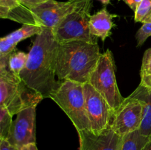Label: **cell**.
Segmentation results:
<instances>
[{
  "label": "cell",
  "mask_w": 151,
  "mask_h": 150,
  "mask_svg": "<svg viewBox=\"0 0 151 150\" xmlns=\"http://www.w3.org/2000/svg\"><path fill=\"white\" fill-rule=\"evenodd\" d=\"M59 45L52 29L44 28L35 35L26 66L19 75L28 87L44 99L50 98L61 83L55 80Z\"/></svg>",
  "instance_id": "1"
},
{
  "label": "cell",
  "mask_w": 151,
  "mask_h": 150,
  "mask_svg": "<svg viewBox=\"0 0 151 150\" xmlns=\"http://www.w3.org/2000/svg\"><path fill=\"white\" fill-rule=\"evenodd\" d=\"M101 54L97 43L76 41L60 44L56 76L60 80L87 83Z\"/></svg>",
  "instance_id": "2"
},
{
  "label": "cell",
  "mask_w": 151,
  "mask_h": 150,
  "mask_svg": "<svg viewBox=\"0 0 151 150\" xmlns=\"http://www.w3.org/2000/svg\"><path fill=\"white\" fill-rule=\"evenodd\" d=\"M83 0L58 1L49 0L28 9L20 4L8 11L4 19L22 24L35 25L39 27L53 29L63 18L75 10Z\"/></svg>",
  "instance_id": "3"
},
{
  "label": "cell",
  "mask_w": 151,
  "mask_h": 150,
  "mask_svg": "<svg viewBox=\"0 0 151 150\" xmlns=\"http://www.w3.org/2000/svg\"><path fill=\"white\" fill-rule=\"evenodd\" d=\"M44 97L7 69H0V106L12 116L27 107L37 106Z\"/></svg>",
  "instance_id": "4"
},
{
  "label": "cell",
  "mask_w": 151,
  "mask_h": 150,
  "mask_svg": "<svg viewBox=\"0 0 151 150\" xmlns=\"http://www.w3.org/2000/svg\"><path fill=\"white\" fill-rule=\"evenodd\" d=\"M50 98L66 113L77 131L91 129L86 110L83 84L69 80L63 81Z\"/></svg>",
  "instance_id": "5"
},
{
  "label": "cell",
  "mask_w": 151,
  "mask_h": 150,
  "mask_svg": "<svg viewBox=\"0 0 151 150\" xmlns=\"http://www.w3.org/2000/svg\"><path fill=\"white\" fill-rule=\"evenodd\" d=\"M91 7L92 0H83L75 10L52 29L59 44L76 41L97 43L98 38L91 35L88 26Z\"/></svg>",
  "instance_id": "6"
},
{
  "label": "cell",
  "mask_w": 151,
  "mask_h": 150,
  "mask_svg": "<svg viewBox=\"0 0 151 150\" xmlns=\"http://www.w3.org/2000/svg\"><path fill=\"white\" fill-rule=\"evenodd\" d=\"M88 83L106 99L114 113L124 101L115 76V63L112 51L107 49L102 53Z\"/></svg>",
  "instance_id": "7"
},
{
  "label": "cell",
  "mask_w": 151,
  "mask_h": 150,
  "mask_svg": "<svg viewBox=\"0 0 151 150\" xmlns=\"http://www.w3.org/2000/svg\"><path fill=\"white\" fill-rule=\"evenodd\" d=\"M83 91L90 130L98 132L110 126L114 111L109 103L88 82L83 84Z\"/></svg>",
  "instance_id": "8"
},
{
  "label": "cell",
  "mask_w": 151,
  "mask_h": 150,
  "mask_svg": "<svg viewBox=\"0 0 151 150\" xmlns=\"http://www.w3.org/2000/svg\"><path fill=\"white\" fill-rule=\"evenodd\" d=\"M143 119V104L130 96L114 113L111 127L120 136L139 129Z\"/></svg>",
  "instance_id": "9"
},
{
  "label": "cell",
  "mask_w": 151,
  "mask_h": 150,
  "mask_svg": "<svg viewBox=\"0 0 151 150\" xmlns=\"http://www.w3.org/2000/svg\"><path fill=\"white\" fill-rule=\"evenodd\" d=\"M16 116L6 140L11 145L19 149H22L24 146L29 144H36V106L27 107Z\"/></svg>",
  "instance_id": "10"
},
{
  "label": "cell",
  "mask_w": 151,
  "mask_h": 150,
  "mask_svg": "<svg viewBox=\"0 0 151 150\" xmlns=\"http://www.w3.org/2000/svg\"><path fill=\"white\" fill-rule=\"evenodd\" d=\"M79 150H119L122 136L109 126L98 132L91 130L78 131Z\"/></svg>",
  "instance_id": "11"
},
{
  "label": "cell",
  "mask_w": 151,
  "mask_h": 150,
  "mask_svg": "<svg viewBox=\"0 0 151 150\" xmlns=\"http://www.w3.org/2000/svg\"><path fill=\"white\" fill-rule=\"evenodd\" d=\"M42 28L35 25L23 24L21 28L15 30L0 40V57H10L16 50L19 42L32 35H36L42 31Z\"/></svg>",
  "instance_id": "12"
},
{
  "label": "cell",
  "mask_w": 151,
  "mask_h": 150,
  "mask_svg": "<svg viewBox=\"0 0 151 150\" xmlns=\"http://www.w3.org/2000/svg\"><path fill=\"white\" fill-rule=\"evenodd\" d=\"M116 17H117V15L109 13L106 7H103L94 15H91L88 26L91 35L105 41L108 37L111 35V31L115 26L113 19Z\"/></svg>",
  "instance_id": "13"
},
{
  "label": "cell",
  "mask_w": 151,
  "mask_h": 150,
  "mask_svg": "<svg viewBox=\"0 0 151 150\" xmlns=\"http://www.w3.org/2000/svg\"><path fill=\"white\" fill-rule=\"evenodd\" d=\"M130 96L138 99L143 104V119L139 131L142 135L151 137V89L140 85Z\"/></svg>",
  "instance_id": "14"
},
{
  "label": "cell",
  "mask_w": 151,
  "mask_h": 150,
  "mask_svg": "<svg viewBox=\"0 0 151 150\" xmlns=\"http://www.w3.org/2000/svg\"><path fill=\"white\" fill-rule=\"evenodd\" d=\"M150 138L142 135L139 129L129 132L121 138L119 150H142Z\"/></svg>",
  "instance_id": "15"
},
{
  "label": "cell",
  "mask_w": 151,
  "mask_h": 150,
  "mask_svg": "<svg viewBox=\"0 0 151 150\" xmlns=\"http://www.w3.org/2000/svg\"><path fill=\"white\" fill-rule=\"evenodd\" d=\"M28 54L24 51H16L11 53L9 57V70L13 74L19 76L21 72L22 71L26 66L27 61Z\"/></svg>",
  "instance_id": "16"
},
{
  "label": "cell",
  "mask_w": 151,
  "mask_h": 150,
  "mask_svg": "<svg viewBox=\"0 0 151 150\" xmlns=\"http://www.w3.org/2000/svg\"><path fill=\"white\" fill-rule=\"evenodd\" d=\"M134 21L142 24L151 22V0H142L134 12Z\"/></svg>",
  "instance_id": "17"
},
{
  "label": "cell",
  "mask_w": 151,
  "mask_h": 150,
  "mask_svg": "<svg viewBox=\"0 0 151 150\" xmlns=\"http://www.w3.org/2000/svg\"><path fill=\"white\" fill-rule=\"evenodd\" d=\"M13 116L3 106H0V138H7L13 124Z\"/></svg>",
  "instance_id": "18"
},
{
  "label": "cell",
  "mask_w": 151,
  "mask_h": 150,
  "mask_svg": "<svg viewBox=\"0 0 151 150\" xmlns=\"http://www.w3.org/2000/svg\"><path fill=\"white\" fill-rule=\"evenodd\" d=\"M151 36V22L143 24L136 33L135 38L137 41V46L139 47L144 44L146 40Z\"/></svg>",
  "instance_id": "19"
},
{
  "label": "cell",
  "mask_w": 151,
  "mask_h": 150,
  "mask_svg": "<svg viewBox=\"0 0 151 150\" xmlns=\"http://www.w3.org/2000/svg\"><path fill=\"white\" fill-rule=\"evenodd\" d=\"M151 75V48L145 51L142 58L140 76L141 78Z\"/></svg>",
  "instance_id": "20"
},
{
  "label": "cell",
  "mask_w": 151,
  "mask_h": 150,
  "mask_svg": "<svg viewBox=\"0 0 151 150\" xmlns=\"http://www.w3.org/2000/svg\"><path fill=\"white\" fill-rule=\"evenodd\" d=\"M21 4L19 0H0V17L4 19L8 11Z\"/></svg>",
  "instance_id": "21"
},
{
  "label": "cell",
  "mask_w": 151,
  "mask_h": 150,
  "mask_svg": "<svg viewBox=\"0 0 151 150\" xmlns=\"http://www.w3.org/2000/svg\"><path fill=\"white\" fill-rule=\"evenodd\" d=\"M49 0H19L21 5L28 9L36 7L37 5H39Z\"/></svg>",
  "instance_id": "22"
},
{
  "label": "cell",
  "mask_w": 151,
  "mask_h": 150,
  "mask_svg": "<svg viewBox=\"0 0 151 150\" xmlns=\"http://www.w3.org/2000/svg\"><path fill=\"white\" fill-rule=\"evenodd\" d=\"M0 150H21V149L11 145L6 139L0 138Z\"/></svg>",
  "instance_id": "23"
},
{
  "label": "cell",
  "mask_w": 151,
  "mask_h": 150,
  "mask_svg": "<svg viewBox=\"0 0 151 150\" xmlns=\"http://www.w3.org/2000/svg\"><path fill=\"white\" fill-rule=\"evenodd\" d=\"M133 11L135 12L142 0H122Z\"/></svg>",
  "instance_id": "24"
},
{
  "label": "cell",
  "mask_w": 151,
  "mask_h": 150,
  "mask_svg": "<svg viewBox=\"0 0 151 150\" xmlns=\"http://www.w3.org/2000/svg\"><path fill=\"white\" fill-rule=\"evenodd\" d=\"M140 85H143L144 87L149 88V89H151V75L150 76L141 78Z\"/></svg>",
  "instance_id": "25"
},
{
  "label": "cell",
  "mask_w": 151,
  "mask_h": 150,
  "mask_svg": "<svg viewBox=\"0 0 151 150\" xmlns=\"http://www.w3.org/2000/svg\"><path fill=\"white\" fill-rule=\"evenodd\" d=\"M21 150H38L36 144H29L25 145L21 149Z\"/></svg>",
  "instance_id": "26"
},
{
  "label": "cell",
  "mask_w": 151,
  "mask_h": 150,
  "mask_svg": "<svg viewBox=\"0 0 151 150\" xmlns=\"http://www.w3.org/2000/svg\"><path fill=\"white\" fill-rule=\"evenodd\" d=\"M142 150H151V137L150 138V141H149L148 143L146 144V146H145V148L143 149Z\"/></svg>",
  "instance_id": "27"
},
{
  "label": "cell",
  "mask_w": 151,
  "mask_h": 150,
  "mask_svg": "<svg viewBox=\"0 0 151 150\" xmlns=\"http://www.w3.org/2000/svg\"><path fill=\"white\" fill-rule=\"evenodd\" d=\"M97 1H100L104 6H107L111 3V0H97Z\"/></svg>",
  "instance_id": "28"
}]
</instances>
